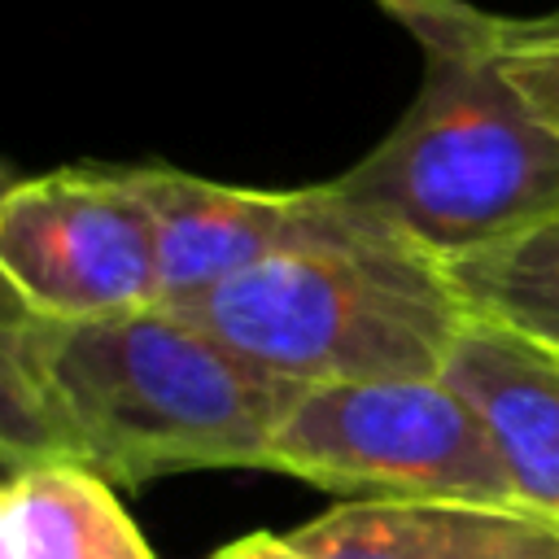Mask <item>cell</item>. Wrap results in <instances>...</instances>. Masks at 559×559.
I'll use <instances>...</instances> for the list:
<instances>
[{"mask_svg":"<svg viewBox=\"0 0 559 559\" xmlns=\"http://www.w3.org/2000/svg\"><path fill=\"white\" fill-rule=\"evenodd\" d=\"M17 362L66 441L109 485L258 467L301 384L266 376L197 319L148 306L114 319H31Z\"/></svg>","mask_w":559,"mask_h":559,"instance_id":"cell-1","label":"cell"},{"mask_svg":"<svg viewBox=\"0 0 559 559\" xmlns=\"http://www.w3.org/2000/svg\"><path fill=\"white\" fill-rule=\"evenodd\" d=\"M323 223L205 293L192 310L245 362L301 389L437 380L467 310L445 262L328 183Z\"/></svg>","mask_w":559,"mask_h":559,"instance_id":"cell-2","label":"cell"},{"mask_svg":"<svg viewBox=\"0 0 559 559\" xmlns=\"http://www.w3.org/2000/svg\"><path fill=\"white\" fill-rule=\"evenodd\" d=\"M467 9L419 35L424 83L397 127L345 175V201L384 218L437 262L507 240L559 210V135L498 74Z\"/></svg>","mask_w":559,"mask_h":559,"instance_id":"cell-3","label":"cell"},{"mask_svg":"<svg viewBox=\"0 0 559 559\" xmlns=\"http://www.w3.org/2000/svg\"><path fill=\"white\" fill-rule=\"evenodd\" d=\"M262 472L354 502L524 507L476 406L437 380H345L301 389Z\"/></svg>","mask_w":559,"mask_h":559,"instance_id":"cell-4","label":"cell"},{"mask_svg":"<svg viewBox=\"0 0 559 559\" xmlns=\"http://www.w3.org/2000/svg\"><path fill=\"white\" fill-rule=\"evenodd\" d=\"M0 271L48 323L157 306L153 210L131 166H70L17 179L0 201Z\"/></svg>","mask_w":559,"mask_h":559,"instance_id":"cell-5","label":"cell"},{"mask_svg":"<svg viewBox=\"0 0 559 559\" xmlns=\"http://www.w3.org/2000/svg\"><path fill=\"white\" fill-rule=\"evenodd\" d=\"M140 197L153 210L157 236V306L192 310L205 293L262 258L306 240L328 214L319 188H236L175 166H131Z\"/></svg>","mask_w":559,"mask_h":559,"instance_id":"cell-6","label":"cell"},{"mask_svg":"<svg viewBox=\"0 0 559 559\" xmlns=\"http://www.w3.org/2000/svg\"><path fill=\"white\" fill-rule=\"evenodd\" d=\"M441 380L485 419L520 502L559 520V354L467 319Z\"/></svg>","mask_w":559,"mask_h":559,"instance_id":"cell-7","label":"cell"},{"mask_svg":"<svg viewBox=\"0 0 559 559\" xmlns=\"http://www.w3.org/2000/svg\"><path fill=\"white\" fill-rule=\"evenodd\" d=\"M288 537L310 559H559V520L493 502H345Z\"/></svg>","mask_w":559,"mask_h":559,"instance_id":"cell-8","label":"cell"},{"mask_svg":"<svg viewBox=\"0 0 559 559\" xmlns=\"http://www.w3.org/2000/svg\"><path fill=\"white\" fill-rule=\"evenodd\" d=\"M9 559H153L105 476L74 459L17 467L4 485Z\"/></svg>","mask_w":559,"mask_h":559,"instance_id":"cell-9","label":"cell"},{"mask_svg":"<svg viewBox=\"0 0 559 559\" xmlns=\"http://www.w3.org/2000/svg\"><path fill=\"white\" fill-rule=\"evenodd\" d=\"M467 319L559 354V210L507 240L445 262Z\"/></svg>","mask_w":559,"mask_h":559,"instance_id":"cell-10","label":"cell"},{"mask_svg":"<svg viewBox=\"0 0 559 559\" xmlns=\"http://www.w3.org/2000/svg\"><path fill=\"white\" fill-rule=\"evenodd\" d=\"M480 39L498 74L559 135V9L542 17H485Z\"/></svg>","mask_w":559,"mask_h":559,"instance_id":"cell-11","label":"cell"},{"mask_svg":"<svg viewBox=\"0 0 559 559\" xmlns=\"http://www.w3.org/2000/svg\"><path fill=\"white\" fill-rule=\"evenodd\" d=\"M0 459L13 463V472L44 459H70L61 432L52 428L17 362V345L9 341H0Z\"/></svg>","mask_w":559,"mask_h":559,"instance_id":"cell-12","label":"cell"},{"mask_svg":"<svg viewBox=\"0 0 559 559\" xmlns=\"http://www.w3.org/2000/svg\"><path fill=\"white\" fill-rule=\"evenodd\" d=\"M13 183H17V175L0 162V201L9 197V188H13ZM26 328H31V310L22 306V297L13 293V284H9V280H4V271H0V341L17 345Z\"/></svg>","mask_w":559,"mask_h":559,"instance_id":"cell-13","label":"cell"},{"mask_svg":"<svg viewBox=\"0 0 559 559\" xmlns=\"http://www.w3.org/2000/svg\"><path fill=\"white\" fill-rule=\"evenodd\" d=\"M210 559H310V555H306L288 533H284V537H280V533H249V537L223 546V550L210 555Z\"/></svg>","mask_w":559,"mask_h":559,"instance_id":"cell-14","label":"cell"},{"mask_svg":"<svg viewBox=\"0 0 559 559\" xmlns=\"http://www.w3.org/2000/svg\"><path fill=\"white\" fill-rule=\"evenodd\" d=\"M397 22H406L415 35H428L432 26H441V22H450V17H459L463 13V4L459 0H380Z\"/></svg>","mask_w":559,"mask_h":559,"instance_id":"cell-15","label":"cell"},{"mask_svg":"<svg viewBox=\"0 0 559 559\" xmlns=\"http://www.w3.org/2000/svg\"><path fill=\"white\" fill-rule=\"evenodd\" d=\"M0 502H4V489H0Z\"/></svg>","mask_w":559,"mask_h":559,"instance_id":"cell-16","label":"cell"}]
</instances>
